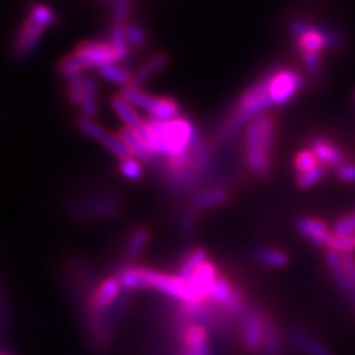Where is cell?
Returning <instances> with one entry per match:
<instances>
[{"label": "cell", "instance_id": "1", "mask_svg": "<svg viewBox=\"0 0 355 355\" xmlns=\"http://www.w3.org/2000/svg\"><path fill=\"white\" fill-rule=\"evenodd\" d=\"M268 79L270 73L265 74L258 83H254L240 96L236 107L231 110L227 120L216 132L218 144H225L234 138L243 126H248L253 119L262 116L266 110L272 107L268 95Z\"/></svg>", "mask_w": 355, "mask_h": 355}, {"label": "cell", "instance_id": "2", "mask_svg": "<svg viewBox=\"0 0 355 355\" xmlns=\"http://www.w3.org/2000/svg\"><path fill=\"white\" fill-rule=\"evenodd\" d=\"M151 151L157 159H176L190 151L191 142L197 135L193 121L187 117H178L166 123H150Z\"/></svg>", "mask_w": 355, "mask_h": 355}, {"label": "cell", "instance_id": "3", "mask_svg": "<svg viewBox=\"0 0 355 355\" xmlns=\"http://www.w3.org/2000/svg\"><path fill=\"white\" fill-rule=\"evenodd\" d=\"M275 138V126L271 117L253 119L244 130V154L249 169L261 178L271 172V150Z\"/></svg>", "mask_w": 355, "mask_h": 355}, {"label": "cell", "instance_id": "4", "mask_svg": "<svg viewBox=\"0 0 355 355\" xmlns=\"http://www.w3.org/2000/svg\"><path fill=\"white\" fill-rule=\"evenodd\" d=\"M293 36H297V46L302 53H320L327 46H339L342 39L336 33H331L321 27L306 24L302 21H295L291 27Z\"/></svg>", "mask_w": 355, "mask_h": 355}, {"label": "cell", "instance_id": "5", "mask_svg": "<svg viewBox=\"0 0 355 355\" xmlns=\"http://www.w3.org/2000/svg\"><path fill=\"white\" fill-rule=\"evenodd\" d=\"M304 86L302 76L295 70H277L270 73L268 95L274 107L286 105Z\"/></svg>", "mask_w": 355, "mask_h": 355}, {"label": "cell", "instance_id": "6", "mask_svg": "<svg viewBox=\"0 0 355 355\" xmlns=\"http://www.w3.org/2000/svg\"><path fill=\"white\" fill-rule=\"evenodd\" d=\"M265 313L258 305H249L244 313L239 329H240V342L248 354L257 355L262 351V336H263V323Z\"/></svg>", "mask_w": 355, "mask_h": 355}, {"label": "cell", "instance_id": "7", "mask_svg": "<svg viewBox=\"0 0 355 355\" xmlns=\"http://www.w3.org/2000/svg\"><path fill=\"white\" fill-rule=\"evenodd\" d=\"M74 55L80 60L85 70L103 69L110 64H120L113 46L104 40H85L74 49Z\"/></svg>", "mask_w": 355, "mask_h": 355}, {"label": "cell", "instance_id": "8", "mask_svg": "<svg viewBox=\"0 0 355 355\" xmlns=\"http://www.w3.org/2000/svg\"><path fill=\"white\" fill-rule=\"evenodd\" d=\"M123 292L116 275H108L99 282L83 304V314H103L113 305Z\"/></svg>", "mask_w": 355, "mask_h": 355}, {"label": "cell", "instance_id": "9", "mask_svg": "<svg viewBox=\"0 0 355 355\" xmlns=\"http://www.w3.org/2000/svg\"><path fill=\"white\" fill-rule=\"evenodd\" d=\"M44 31H46V28L40 27L30 18H27L24 22H22V24L18 27L12 42V51H14L15 58L26 60L31 57V55L35 53L36 49L39 48Z\"/></svg>", "mask_w": 355, "mask_h": 355}, {"label": "cell", "instance_id": "10", "mask_svg": "<svg viewBox=\"0 0 355 355\" xmlns=\"http://www.w3.org/2000/svg\"><path fill=\"white\" fill-rule=\"evenodd\" d=\"M120 212L119 202L116 198H96L92 202L73 205L69 209V214L71 218L79 220H89V219H111L117 216Z\"/></svg>", "mask_w": 355, "mask_h": 355}, {"label": "cell", "instance_id": "11", "mask_svg": "<svg viewBox=\"0 0 355 355\" xmlns=\"http://www.w3.org/2000/svg\"><path fill=\"white\" fill-rule=\"evenodd\" d=\"M218 266L212 262L207 261L205 265L194 272V275L188 280V288H190L191 302H203L209 301L212 287L219 277Z\"/></svg>", "mask_w": 355, "mask_h": 355}, {"label": "cell", "instance_id": "12", "mask_svg": "<svg viewBox=\"0 0 355 355\" xmlns=\"http://www.w3.org/2000/svg\"><path fill=\"white\" fill-rule=\"evenodd\" d=\"M284 336L288 345L302 355H333L326 342L297 327L288 329Z\"/></svg>", "mask_w": 355, "mask_h": 355}, {"label": "cell", "instance_id": "13", "mask_svg": "<svg viewBox=\"0 0 355 355\" xmlns=\"http://www.w3.org/2000/svg\"><path fill=\"white\" fill-rule=\"evenodd\" d=\"M296 230L301 236L314 244L317 248H329L333 232L323 220L315 218H301L296 220Z\"/></svg>", "mask_w": 355, "mask_h": 355}, {"label": "cell", "instance_id": "14", "mask_svg": "<svg viewBox=\"0 0 355 355\" xmlns=\"http://www.w3.org/2000/svg\"><path fill=\"white\" fill-rule=\"evenodd\" d=\"M324 259H326L327 270L333 279V283L336 284L338 291L343 296L349 299L355 293V291L348 280L345 266H343V254L336 250H333V249H326Z\"/></svg>", "mask_w": 355, "mask_h": 355}, {"label": "cell", "instance_id": "15", "mask_svg": "<svg viewBox=\"0 0 355 355\" xmlns=\"http://www.w3.org/2000/svg\"><path fill=\"white\" fill-rule=\"evenodd\" d=\"M117 135L121 138V141L125 142V146L128 147L129 153L132 157H135L144 164H154L159 159L150 151V148L144 144V141L138 137V133L135 130H132L129 128H121L119 130Z\"/></svg>", "mask_w": 355, "mask_h": 355}, {"label": "cell", "instance_id": "16", "mask_svg": "<svg viewBox=\"0 0 355 355\" xmlns=\"http://www.w3.org/2000/svg\"><path fill=\"white\" fill-rule=\"evenodd\" d=\"M230 198L228 191L222 187H214L209 190H200L191 197V206L197 212L212 210L224 206Z\"/></svg>", "mask_w": 355, "mask_h": 355}, {"label": "cell", "instance_id": "17", "mask_svg": "<svg viewBox=\"0 0 355 355\" xmlns=\"http://www.w3.org/2000/svg\"><path fill=\"white\" fill-rule=\"evenodd\" d=\"M169 65V57L166 53H155L151 58L144 62L139 69L133 73L132 86L142 87L154 76H157Z\"/></svg>", "mask_w": 355, "mask_h": 355}, {"label": "cell", "instance_id": "18", "mask_svg": "<svg viewBox=\"0 0 355 355\" xmlns=\"http://www.w3.org/2000/svg\"><path fill=\"white\" fill-rule=\"evenodd\" d=\"M261 355H283V336L275 320L266 314L263 323Z\"/></svg>", "mask_w": 355, "mask_h": 355}, {"label": "cell", "instance_id": "19", "mask_svg": "<svg viewBox=\"0 0 355 355\" xmlns=\"http://www.w3.org/2000/svg\"><path fill=\"white\" fill-rule=\"evenodd\" d=\"M150 231L144 227H139L137 230L132 231V234L129 236L126 244H125V253H123V262H121L119 266H125V265H132L133 261H137L144 249L147 248V244L150 241Z\"/></svg>", "mask_w": 355, "mask_h": 355}, {"label": "cell", "instance_id": "20", "mask_svg": "<svg viewBox=\"0 0 355 355\" xmlns=\"http://www.w3.org/2000/svg\"><path fill=\"white\" fill-rule=\"evenodd\" d=\"M111 108H113L114 114L123 121L125 128H129L132 130H137L139 129L144 123H146V119H142L139 116V113L137 111V108L130 105L126 99L121 98L120 95H116L111 98L110 101Z\"/></svg>", "mask_w": 355, "mask_h": 355}, {"label": "cell", "instance_id": "21", "mask_svg": "<svg viewBox=\"0 0 355 355\" xmlns=\"http://www.w3.org/2000/svg\"><path fill=\"white\" fill-rule=\"evenodd\" d=\"M210 335H212V331H210V329L207 326L193 323L188 326L182 333V336L180 339L181 349L190 351V349H197V348H202L205 345H209Z\"/></svg>", "mask_w": 355, "mask_h": 355}, {"label": "cell", "instance_id": "22", "mask_svg": "<svg viewBox=\"0 0 355 355\" xmlns=\"http://www.w3.org/2000/svg\"><path fill=\"white\" fill-rule=\"evenodd\" d=\"M209 261V253L203 248H196L191 252H188L180 266L176 268L175 275L180 277L181 280L188 282L194 275V272Z\"/></svg>", "mask_w": 355, "mask_h": 355}, {"label": "cell", "instance_id": "23", "mask_svg": "<svg viewBox=\"0 0 355 355\" xmlns=\"http://www.w3.org/2000/svg\"><path fill=\"white\" fill-rule=\"evenodd\" d=\"M181 117V108L173 98L159 96V101L146 119L150 123H166V121Z\"/></svg>", "mask_w": 355, "mask_h": 355}, {"label": "cell", "instance_id": "24", "mask_svg": "<svg viewBox=\"0 0 355 355\" xmlns=\"http://www.w3.org/2000/svg\"><path fill=\"white\" fill-rule=\"evenodd\" d=\"M119 95L123 99H126L130 105L147 111V113H151L153 108L159 101V96H154V95L148 94L147 91H144L142 87H137L132 85L121 89Z\"/></svg>", "mask_w": 355, "mask_h": 355}, {"label": "cell", "instance_id": "25", "mask_svg": "<svg viewBox=\"0 0 355 355\" xmlns=\"http://www.w3.org/2000/svg\"><path fill=\"white\" fill-rule=\"evenodd\" d=\"M108 43L113 46L119 62H125L130 58L132 48L126 37V24H120V22H113L110 27L108 33Z\"/></svg>", "mask_w": 355, "mask_h": 355}, {"label": "cell", "instance_id": "26", "mask_svg": "<svg viewBox=\"0 0 355 355\" xmlns=\"http://www.w3.org/2000/svg\"><path fill=\"white\" fill-rule=\"evenodd\" d=\"M98 98H99V91H98V83L95 80L94 76H85V95H83V101L80 104V113L82 117L85 119H91L95 120L98 116Z\"/></svg>", "mask_w": 355, "mask_h": 355}, {"label": "cell", "instance_id": "27", "mask_svg": "<svg viewBox=\"0 0 355 355\" xmlns=\"http://www.w3.org/2000/svg\"><path fill=\"white\" fill-rule=\"evenodd\" d=\"M311 151L314 153L318 163L321 162L327 166H336V168L343 164L342 151L326 139H315L311 144Z\"/></svg>", "mask_w": 355, "mask_h": 355}, {"label": "cell", "instance_id": "28", "mask_svg": "<svg viewBox=\"0 0 355 355\" xmlns=\"http://www.w3.org/2000/svg\"><path fill=\"white\" fill-rule=\"evenodd\" d=\"M253 259L265 268L282 270L291 263V258L283 250L272 248H259L253 252Z\"/></svg>", "mask_w": 355, "mask_h": 355}, {"label": "cell", "instance_id": "29", "mask_svg": "<svg viewBox=\"0 0 355 355\" xmlns=\"http://www.w3.org/2000/svg\"><path fill=\"white\" fill-rule=\"evenodd\" d=\"M98 74L103 77L104 80L121 86V89L132 85V79H133V73H130L129 70H126L125 67H121L120 64H110L103 67V69L98 70Z\"/></svg>", "mask_w": 355, "mask_h": 355}, {"label": "cell", "instance_id": "30", "mask_svg": "<svg viewBox=\"0 0 355 355\" xmlns=\"http://www.w3.org/2000/svg\"><path fill=\"white\" fill-rule=\"evenodd\" d=\"M31 21H35L36 24H39L43 28H49L52 26L57 24L58 21V15L55 10L49 6V5H44V3H33L28 8V17Z\"/></svg>", "mask_w": 355, "mask_h": 355}, {"label": "cell", "instance_id": "31", "mask_svg": "<svg viewBox=\"0 0 355 355\" xmlns=\"http://www.w3.org/2000/svg\"><path fill=\"white\" fill-rule=\"evenodd\" d=\"M236 287L232 284V282L228 279V277H224V275H219L218 280L215 282L214 287H212V292H210V296H209V302H212L215 305H222L225 304L228 299L231 297V295L234 293Z\"/></svg>", "mask_w": 355, "mask_h": 355}, {"label": "cell", "instance_id": "32", "mask_svg": "<svg viewBox=\"0 0 355 355\" xmlns=\"http://www.w3.org/2000/svg\"><path fill=\"white\" fill-rule=\"evenodd\" d=\"M76 126L83 133V135H86L87 138H91V139H94L99 144H103L104 138L107 137V133H108V130L104 126L96 123L95 120L85 119L82 116L76 120Z\"/></svg>", "mask_w": 355, "mask_h": 355}, {"label": "cell", "instance_id": "33", "mask_svg": "<svg viewBox=\"0 0 355 355\" xmlns=\"http://www.w3.org/2000/svg\"><path fill=\"white\" fill-rule=\"evenodd\" d=\"M58 73L60 76L62 77V79L69 80L71 79V77L74 76H80V74H85L86 70L83 64L80 62V60L76 57L74 52L73 53H69L65 55V57L60 61L58 64Z\"/></svg>", "mask_w": 355, "mask_h": 355}, {"label": "cell", "instance_id": "34", "mask_svg": "<svg viewBox=\"0 0 355 355\" xmlns=\"http://www.w3.org/2000/svg\"><path fill=\"white\" fill-rule=\"evenodd\" d=\"M144 163L137 160L135 157H129L119 162V171L121 176L132 182H139L144 180Z\"/></svg>", "mask_w": 355, "mask_h": 355}, {"label": "cell", "instance_id": "35", "mask_svg": "<svg viewBox=\"0 0 355 355\" xmlns=\"http://www.w3.org/2000/svg\"><path fill=\"white\" fill-rule=\"evenodd\" d=\"M85 74L74 76L71 79L65 80L67 82V96H69V101L76 105L80 107L85 95Z\"/></svg>", "mask_w": 355, "mask_h": 355}, {"label": "cell", "instance_id": "36", "mask_svg": "<svg viewBox=\"0 0 355 355\" xmlns=\"http://www.w3.org/2000/svg\"><path fill=\"white\" fill-rule=\"evenodd\" d=\"M101 146H103L104 148H107V150H108L111 154H113L114 157H117L119 160H125V159L132 157L129 150H128V147L125 146V142L121 141V138H120L119 135H116V133L108 132Z\"/></svg>", "mask_w": 355, "mask_h": 355}, {"label": "cell", "instance_id": "37", "mask_svg": "<svg viewBox=\"0 0 355 355\" xmlns=\"http://www.w3.org/2000/svg\"><path fill=\"white\" fill-rule=\"evenodd\" d=\"M126 37L130 48H144L147 46L150 40L147 30L135 24V22H128L126 24Z\"/></svg>", "mask_w": 355, "mask_h": 355}, {"label": "cell", "instance_id": "38", "mask_svg": "<svg viewBox=\"0 0 355 355\" xmlns=\"http://www.w3.org/2000/svg\"><path fill=\"white\" fill-rule=\"evenodd\" d=\"M130 9H132L130 0H113V3H111V14H113L114 22L128 24L130 18Z\"/></svg>", "mask_w": 355, "mask_h": 355}, {"label": "cell", "instance_id": "39", "mask_svg": "<svg viewBox=\"0 0 355 355\" xmlns=\"http://www.w3.org/2000/svg\"><path fill=\"white\" fill-rule=\"evenodd\" d=\"M315 166H318V160L315 159L314 153L311 150H304L296 154L295 169L297 171V173H305L311 169H314Z\"/></svg>", "mask_w": 355, "mask_h": 355}, {"label": "cell", "instance_id": "40", "mask_svg": "<svg viewBox=\"0 0 355 355\" xmlns=\"http://www.w3.org/2000/svg\"><path fill=\"white\" fill-rule=\"evenodd\" d=\"M324 175H326L324 166L318 164V166H315L314 169H311V171H308L305 173H299L296 182H297V185L301 187V188H309V187L315 185Z\"/></svg>", "mask_w": 355, "mask_h": 355}, {"label": "cell", "instance_id": "41", "mask_svg": "<svg viewBox=\"0 0 355 355\" xmlns=\"http://www.w3.org/2000/svg\"><path fill=\"white\" fill-rule=\"evenodd\" d=\"M333 234L339 237L355 236V215L340 218L336 224L333 225Z\"/></svg>", "mask_w": 355, "mask_h": 355}, {"label": "cell", "instance_id": "42", "mask_svg": "<svg viewBox=\"0 0 355 355\" xmlns=\"http://www.w3.org/2000/svg\"><path fill=\"white\" fill-rule=\"evenodd\" d=\"M198 225V212L194 209L187 210L181 218V231L185 236H191Z\"/></svg>", "mask_w": 355, "mask_h": 355}, {"label": "cell", "instance_id": "43", "mask_svg": "<svg viewBox=\"0 0 355 355\" xmlns=\"http://www.w3.org/2000/svg\"><path fill=\"white\" fill-rule=\"evenodd\" d=\"M302 58H304V64H305V67H306L309 73H313V74L318 73L320 67H321V61H320L318 53L305 52V53H302Z\"/></svg>", "mask_w": 355, "mask_h": 355}, {"label": "cell", "instance_id": "44", "mask_svg": "<svg viewBox=\"0 0 355 355\" xmlns=\"http://www.w3.org/2000/svg\"><path fill=\"white\" fill-rule=\"evenodd\" d=\"M343 266H345L347 277L355 291V257L354 254H343Z\"/></svg>", "mask_w": 355, "mask_h": 355}, {"label": "cell", "instance_id": "45", "mask_svg": "<svg viewBox=\"0 0 355 355\" xmlns=\"http://www.w3.org/2000/svg\"><path fill=\"white\" fill-rule=\"evenodd\" d=\"M338 178L345 182H355V164H342L338 168Z\"/></svg>", "mask_w": 355, "mask_h": 355}, {"label": "cell", "instance_id": "46", "mask_svg": "<svg viewBox=\"0 0 355 355\" xmlns=\"http://www.w3.org/2000/svg\"><path fill=\"white\" fill-rule=\"evenodd\" d=\"M182 355H214V348L209 343V345H205L202 348L190 349V351H182Z\"/></svg>", "mask_w": 355, "mask_h": 355}, {"label": "cell", "instance_id": "47", "mask_svg": "<svg viewBox=\"0 0 355 355\" xmlns=\"http://www.w3.org/2000/svg\"><path fill=\"white\" fill-rule=\"evenodd\" d=\"M0 355H14V354H10V352L6 351V349H0Z\"/></svg>", "mask_w": 355, "mask_h": 355}, {"label": "cell", "instance_id": "48", "mask_svg": "<svg viewBox=\"0 0 355 355\" xmlns=\"http://www.w3.org/2000/svg\"><path fill=\"white\" fill-rule=\"evenodd\" d=\"M105 2H108L111 5V3H113V0H105Z\"/></svg>", "mask_w": 355, "mask_h": 355}]
</instances>
